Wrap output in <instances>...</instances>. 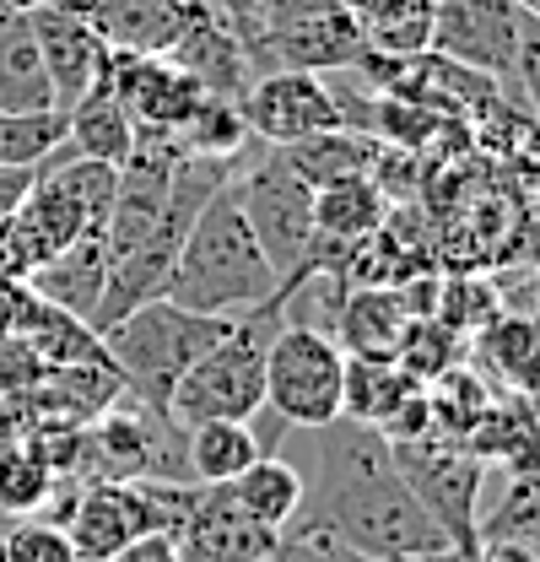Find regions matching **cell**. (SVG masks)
I'll list each match as a JSON object with an SVG mask.
<instances>
[{"instance_id":"obj_27","label":"cell","mask_w":540,"mask_h":562,"mask_svg":"<svg viewBox=\"0 0 540 562\" xmlns=\"http://www.w3.org/2000/svg\"><path fill=\"white\" fill-rule=\"evenodd\" d=\"M0 552H5V562H76L66 525H55L44 514H27V519L5 525L0 530Z\"/></svg>"},{"instance_id":"obj_36","label":"cell","mask_w":540,"mask_h":562,"mask_svg":"<svg viewBox=\"0 0 540 562\" xmlns=\"http://www.w3.org/2000/svg\"><path fill=\"white\" fill-rule=\"evenodd\" d=\"M471 562H540L530 558V552H519V547H481Z\"/></svg>"},{"instance_id":"obj_33","label":"cell","mask_w":540,"mask_h":562,"mask_svg":"<svg viewBox=\"0 0 540 562\" xmlns=\"http://www.w3.org/2000/svg\"><path fill=\"white\" fill-rule=\"evenodd\" d=\"M27 184H33V168H0V222L22 206Z\"/></svg>"},{"instance_id":"obj_1","label":"cell","mask_w":540,"mask_h":562,"mask_svg":"<svg viewBox=\"0 0 540 562\" xmlns=\"http://www.w3.org/2000/svg\"><path fill=\"white\" fill-rule=\"evenodd\" d=\"M162 297L179 308H195V314H222V319H244V314L281 297V281L270 271L249 216L238 211L233 184H222L201 206V216L190 222Z\"/></svg>"},{"instance_id":"obj_10","label":"cell","mask_w":540,"mask_h":562,"mask_svg":"<svg viewBox=\"0 0 540 562\" xmlns=\"http://www.w3.org/2000/svg\"><path fill=\"white\" fill-rule=\"evenodd\" d=\"M244 120L249 136L266 146H292V140L325 136V131H346V103L330 92L325 76L314 70H260L244 92Z\"/></svg>"},{"instance_id":"obj_21","label":"cell","mask_w":540,"mask_h":562,"mask_svg":"<svg viewBox=\"0 0 540 562\" xmlns=\"http://www.w3.org/2000/svg\"><path fill=\"white\" fill-rule=\"evenodd\" d=\"M384 216V195L368 173H351V179H330L314 190V222H319V238H336V244H362Z\"/></svg>"},{"instance_id":"obj_6","label":"cell","mask_w":540,"mask_h":562,"mask_svg":"<svg viewBox=\"0 0 540 562\" xmlns=\"http://www.w3.org/2000/svg\"><path fill=\"white\" fill-rule=\"evenodd\" d=\"M340 373L346 351L325 325L281 319L266 347V412L286 427H325L340 417Z\"/></svg>"},{"instance_id":"obj_19","label":"cell","mask_w":540,"mask_h":562,"mask_svg":"<svg viewBox=\"0 0 540 562\" xmlns=\"http://www.w3.org/2000/svg\"><path fill=\"white\" fill-rule=\"evenodd\" d=\"M227 492H233V503L249 519H260L275 536H286L292 519H297V508H303V471L292 460H281V454H260L244 476L227 482Z\"/></svg>"},{"instance_id":"obj_30","label":"cell","mask_w":540,"mask_h":562,"mask_svg":"<svg viewBox=\"0 0 540 562\" xmlns=\"http://www.w3.org/2000/svg\"><path fill=\"white\" fill-rule=\"evenodd\" d=\"M281 552H286V562H362L351 558L336 536H325V530H286Z\"/></svg>"},{"instance_id":"obj_18","label":"cell","mask_w":540,"mask_h":562,"mask_svg":"<svg viewBox=\"0 0 540 562\" xmlns=\"http://www.w3.org/2000/svg\"><path fill=\"white\" fill-rule=\"evenodd\" d=\"M405 325H410V314H405L401 286H362V292L340 297V308H336L340 341L357 351V357H395Z\"/></svg>"},{"instance_id":"obj_2","label":"cell","mask_w":540,"mask_h":562,"mask_svg":"<svg viewBox=\"0 0 540 562\" xmlns=\"http://www.w3.org/2000/svg\"><path fill=\"white\" fill-rule=\"evenodd\" d=\"M227 330H233V319H222V314H195V308H179L168 297H151V303L131 308L125 319H114L103 330V351H109L114 373L125 379V390L135 401L168 412L173 384Z\"/></svg>"},{"instance_id":"obj_31","label":"cell","mask_w":540,"mask_h":562,"mask_svg":"<svg viewBox=\"0 0 540 562\" xmlns=\"http://www.w3.org/2000/svg\"><path fill=\"white\" fill-rule=\"evenodd\" d=\"M514 81L525 87L530 109L540 114V22L525 16V33H519V60H514Z\"/></svg>"},{"instance_id":"obj_20","label":"cell","mask_w":540,"mask_h":562,"mask_svg":"<svg viewBox=\"0 0 540 562\" xmlns=\"http://www.w3.org/2000/svg\"><path fill=\"white\" fill-rule=\"evenodd\" d=\"M410 390H421L410 373H405L395 357H346V373H340V417H357V422H384L401 412V401Z\"/></svg>"},{"instance_id":"obj_4","label":"cell","mask_w":540,"mask_h":562,"mask_svg":"<svg viewBox=\"0 0 540 562\" xmlns=\"http://www.w3.org/2000/svg\"><path fill=\"white\" fill-rule=\"evenodd\" d=\"M249 66L260 70H346L368 55L362 22L346 0H260L244 38Z\"/></svg>"},{"instance_id":"obj_17","label":"cell","mask_w":540,"mask_h":562,"mask_svg":"<svg viewBox=\"0 0 540 562\" xmlns=\"http://www.w3.org/2000/svg\"><path fill=\"white\" fill-rule=\"evenodd\" d=\"M260 427L249 422H195L184 427V460H190V482L195 487H227L233 476H244L260 460Z\"/></svg>"},{"instance_id":"obj_13","label":"cell","mask_w":540,"mask_h":562,"mask_svg":"<svg viewBox=\"0 0 540 562\" xmlns=\"http://www.w3.org/2000/svg\"><path fill=\"white\" fill-rule=\"evenodd\" d=\"M173 541H179V562H260L281 547V536L249 519L227 487H201Z\"/></svg>"},{"instance_id":"obj_24","label":"cell","mask_w":540,"mask_h":562,"mask_svg":"<svg viewBox=\"0 0 540 562\" xmlns=\"http://www.w3.org/2000/svg\"><path fill=\"white\" fill-rule=\"evenodd\" d=\"M475 541L481 547H519V552L540 558V476H514L508 492L497 497V508L475 525Z\"/></svg>"},{"instance_id":"obj_25","label":"cell","mask_w":540,"mask_h":562,"mask_svg":"<svg viewBox=\"0 0 540 562\" xmlns=\"http://www.w3.org/2000/svg\"><path fill=\"white\" fill-rule=\"evenodd\" d=\"M60 482H70V476H55V471L44 465V454H38V449H27V438H22V443H11V449L0 454V519L44 514Z\"/></svg>"},{"instance_id":"obj_3","label":"cell","mask_w":540,"mask_h":562,"mask_svg":"<svg viewBox=\"0 0 540 562\" xmlns=\"http://www.w3.org/2000/svg\"><path fill=\"white\" fill-rule=\"evenodd\" d=\"M286 319V303L275 297L266 308L233 319V330L222 341L190 362V373L173 384L168 395V417L179 427L195 422H249L266 406V347L275 336V325Z\"/></svg>"},{"instance_id":"obj_5","label":"cell","mask_w":540,"mask_h":562,"mask_svg":"<svg viewBox=\"0 0 540 562\" xmlns=\"http://www.w3.org/2000/svg\"><path fill=\"white\" fill-rule=\"evenodd\" d=\"M81 471H92L87 482H190L184 427L162 406L125 395L98 422H87Z\"/></svg>"},{"instance_id":"obj_15","label":"cell","mask_w":540,"mask_h":562,"mask_svg":"<svg viewBox=\"0 0 540 562\" xmlns=\"http://www.w3.org/2000/svg\"><path fill=\"white\" fill-rule=\"evenodd\" d=\"M103 281H109V244H103V233H81L55 260H44V266L27 277V286H33L44 303H55V308H66V314L92 325V314H98V303H103Z\"/></svg>"},{"instance_id":"obj_28","label":"cell","mask_w":540,"mask_h":562,"mask_svg":"<svg viewBox=\"0 0 540 562\" xmlns=\"http://www.w3.org/2000/svg\"><path fill=\"white\" fill-rule=\"evenodd\" d=\"M44 379H49V362L38 357L27 336H0V401L22 406Z\"/></svg>"},{"instance_id":"obj_22","label":"cell","mask_w":540,"mask_h":562,"mask_svg":"<svg viewBox=\"0 0 540 562\" xmlns=\"http://www.w3.org/2000/svg\"><path fill=\"white\" fill-rule=\"evenodd\" d=\"M314 190L330 184V179H351V173H373V162L384 157L379 140L357 136L351 125L346 131H325V136H308V140H292V146H275Z\"/></svg>"},{"instance_id":"obj_37","label":"cell","mask_w":540,"mask_h":562,"mask_svg":"<svg viewBox=\"0 0 540 562\" xmlns=\"http://www.w3.org/2000/svg\"><path fill=\"white\" fill-rule=\"evenodd\" d=\"M384 562H460V558H449V552H443V558H384Z\"/></svg>"},{"instance_id":"obj_23","label":"cell","mask_w":540,"mask_h":562,"mask_svg":"<svg viewBox=\"0 0 540 562\" xmlns=\"http://www.w3.org/2000/svg\"><path fill=\"white\" fill-rule=\"evenodd\" d=\"M179 151H190V157H211V162H238V151L249 146V120H244V109L233 103V98H211L205 92L201 103H195V114L184 120V131H179Z\"/></svg>"},{"instance_id":"obj_8","label":"cell","mask_w":540,"mask_h":562,"mask_svg":"<svg viewBox=\"0 0 540 562\" xmlns=\"http://www.w3.org/2000/svg\"><path fill=\"white\" fill-rule=\"evenodd\" d=\"M395 471L401 482L416 492V503L432 514V525L449 536L454 558L471 562L475 558V525H481V471L486 460L471 454L465 443L454 438H405L395 443Z\"/></svg>"},{"instance_id":"obj_14","label":"cell","mask_w":540,"mask_h":562,"mask_svg":"<svg viewBox=\"0 0 540 562\" xmlns=\"http://www.w3.org/2000/svg\"><path fill=\"white\" fill-rule=\"evenodd\" d=\"M109 55H168L201 0H66Z\"/></svg>"},{"instance_id":"obj_34","label":"cell","mask_w":540,"mask_h":562,"mask_svg":"<svg viewBox=\"0 0 540 562\" xmlns=\"http://www.w3.org/2000/svg\"><path fill=\"white\" fill-rule=\"evenodd\" d=\"M205 5H211L238 38H249V27H255V5H260V0H205Z\"/></svg>"},{"instance_id":"obj_39","label":"cell","mask_w":540,"mask_h":562,"mask_svg":"<svg viewBox=\"0 0 540 562\" xmlns=\"http://www.w3.org/2000/svg\"><path fill=\"white\" fill-rule=\"evenodd\" d=\"M260 562H286V552H281V547H275V552H270V558H260Z\"/></svg>"},{"instance_id":"obj_32","label":"cell","mask_w":540,"mask_h":562,"mask_svg":"<svg viewBox=\"0 0 540 562\" xmlns=\"http://www.w3.org/2000/svg\"><path fill=\"white\" fill-rule=\"evenodd\" d=\"M109 562H179V541H173L168 530H146V536L125 541Z\"/></svg>"},{"instance_id":"obj_12","label":"cell","mask_w":540,"mask_h":562,"mask_svg":"<svg viewBox=\"0 0 540 562\" xmlns=\"http://www.w3.org/2000/svg\"><path fill=\"white\" fill-rule=\"evenodd\" d=\"M27 27H33L44 76H49V87H55V109L66 114L70 103L103 76L109 49H103V38L70 11L66 0H38V5H27Z\"/></svg>"},{"instance_id":"obj_26","label":"cell","mask_w":540,"mask_h":562,"mask_svg":"<svg viewBox=\"0 0 540 562\" xmlns=\"http://www.w3.org/2000/svg\"><path fill=\"white\" fill-rule=\"evenodd\" d=\"M460 357H465V336H460L454 325H443L438 314L410 319V325H405V336H401V351H395V362H401L421 390H427V384H438L443 373H454V368H460Z\"/></svg>"},{"instance_id":"obj_9","label":"cell","mask_w":540,"mask_h":562,"mask_svg":"<svg viewBox=\"0 0 540 562\" xmlns=\"http://www.w3.org/2000/svg\"><path fill=\"white\" fill-rule=\"evenodd\" d=\"M519 33H525V11L514 0H432L427 55L514 87Z\"/></svg>"},{"instance_id":"obj_29","label":"cell","mask_w":540,"mask_h":562,"mask_svg":"<svg viewBox=\"0 0 540 562\" xmlns=\"http://www.w3.org/2000/svg\"><path fill=\"white\" fill-rule=\"evenodd\" d=\"M33 314H38V292L27 286V277L0 271V336H22Z\"/></svg>"},{"instance_id":"obj_35","label":"cell","mask_w":540,"mask_h":562,"mask_svg":"<svg viewBox=\"0 0 540 562\" xmlns=\"http://www.w3.org/2000/svg\"><path fill=\"white\" fill-rule=\"evenodd\" d=\"M22 432H27V412L11 406V401H0V454H5L11 443H22Z\"/></svg>"},{"instance_id":"obj_16","label":"cell","mask_w":540,"mask_h":562,"mask_svg":"<svg viewBox=\"0 0 540 562\" xmlns=\"http://www.w3.org/2000/svg\"><path fill=\"white\" fill-rule=\"evenodd\" d=\"M66 146L76 157H92V162H109V168H120L135 151V125L125 114V103L114 98V87H109V66L66 109Z\"/></svg>"},{"instance_id":"obj_7","label":"cell","mask_w":540,"mask_h":562,"mask_svg":"<svg viewBox=\"0 0 540 562\" xmlns=\"http://www.w3.org/2000/svg\"><path fill=\"white\" fill-rule=\"evenodd\" d=\"M227 184H233L238 211L249 216V227H255V238H260V249H266L270 271H275L281 292H286L292 281L303 277V260H308L314 233H319V222H314V184H308L275 146H266V157H260L249 173L227 179Z\"/></svg>"},{"instance_id":"obj_38","label":"cell","mask_w":540,"mask_h":562,"mask_svg":"<svg viewBox=\"0 0 540 562\" xmlns=\"http://www.w3.org/2000/svg\"><path fill=\"white\" fill-rule=\"evenodd\" d=\"M0 5H16V11H27V5H38V0H0Z\"/></svg>"},{"instance_id":"obj_40","label":"cell","mask_w":540,"mask_h":562,"mask_svg":"<svg viewBox=\"0 0 540 562\" xmlns=\"http://www.w3.org/2000/svg\"><path fill=\"white\" fill-rule=\"evenodd\" d=\"M536 422H540V395H536Z\"/></svg>"},{"instance_id":"obj_11","label":"cell","mask_w":540,"mask_h":562,"mask_svg":"<svg viewBox=\"0 0 540 562\" xmlns=\"http://www.w3.org/2000/svg\"><path fill=\"white\" fill-rule=\"evenodd\" d=\"M109 87L125 103L135 136H179L201 103V81L168 55H109Z\"/></svg>"}]
</instances>
